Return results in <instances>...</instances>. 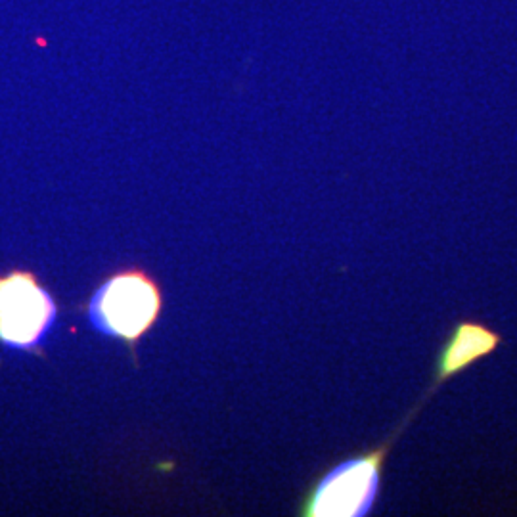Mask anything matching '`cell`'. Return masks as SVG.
<instances>
[{
	"label": "cell",
	"mask_w": 517,
	"mask_h": 517,
	"mask_svg": "<svg viewBox=\"0 0 517 517\" xmlns=\"http://www.w3.org/2000/svg\"><path fill=\"white\" fill-rule=\"evenodd\" d=\"M414 418L416 414L410 410L383 443L337 461L312 481L303 494L297 514L301 517H364L372 514L382 493L387 456Z\"/></svg>",
	"instance_id": "cell-1"
},
{
	"label": "cell",
	"mask_w": 517,
	"mask_h": 517,
	"mask_svg": "<svg viewBox=\"0 0 517 517\" xmlns=\"http://www.w3.org/2000/svg\"><path fill=\"white\" fill-rule=\"evenodd\" d=\"M161 310V286L140 266L119 269L103 278L87 305L88 322L96 332L127 343L133 355L138 341L158 324Z\"/></svg>",
	"instance_id": "cell-2"
},
{
	"label": "cell",
	"mask_w": 517,
	"mask_h": 517,
	"mask_svg": "<svg viewBox=\"0 0 517 517\" xmlns=\"http://www.w3.org/2000/svg\"><path fill=\"white\" fill-rule=\"evenodd\" d=\"M52 294L29 271L0 274V343L14 350H37L56 324Z\"/></svg>",
	"instance_id": "cell-3"
},
{
	"label": "cell",
	"mask_w": 517,
	"mask_h": 517,
	"mask_svg": "<svg viewBox=\"0 0 517 517\" xmlns=\"http://www.w3.org/2000/svg\"><path fill=\"white\" fill-rule=\"evenodd\" d=\"M502 345L504 337L491 326L477 320H460L439 349L433 378L443 383L450 382L479 360L491 357Z\"/></svg>",
	"instance_id": "cell-4"
}]
</instances>
